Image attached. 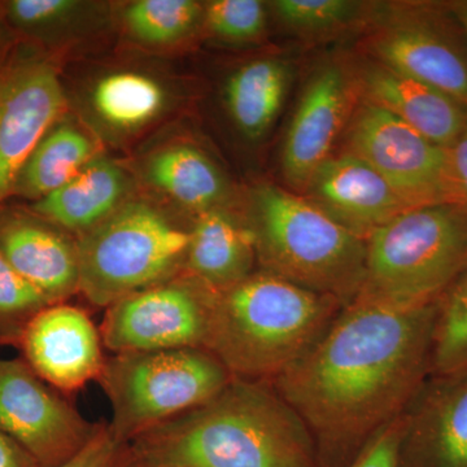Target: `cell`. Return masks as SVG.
Instances as JSON below:
<instances>
[{
    "label": "cell",
    "mask_w": 467,
    "mask_h": 467,
    "mask_svg": "<svg viewBox=\"0 0 467 467\" xmlns=\"http://www.w3.org/2000/svg\"><path fill=\"white\" fill-rule=\"evenodd\" d=\"M436 304L398 309L353 300L273 380L306 422L321 467H347L407 410L431 376Z\"/></svg>",
    "instance_id": "obj_1"
},
{
    "label": "cell",
    "mask_w": 467,
    "mask_h": 467,
    "mask_svg": "<svg viewBox=\"0 0 467 467\" xmlns=\"http://www.w3.org/2000/svg\"><path fill=\"white\" fill-rule=\"evenodd\" d=\"M137 467H321L306 422L270 382L233 378L201 407L129 441Z\"/></svg>",
    "instance_id": "obj_2"
},
{
    "label": "cell",
    "mask_w": 467,
    "mask_h": 467,
    "mask_svg": "<svg viewBox=\"0 0 467 467\" xmlns=\"http://www.w3.org/2000/svg\"><path fill=\"white\" fill-rule=\"evenodd\" d=\"M344 306L260 270L214 294L204 349L233 378L272 383L319 342Z\"/></svg>",
    "instance_id": "obj_3"
},
{
    "label": "cell",
    "mask_w": 467,
    "mask_h": 467,
    "mask_svg": "<svg viewBox=\"0 0 467 467\" xmlns=\"http://www.w3.org/2000/svg\"><path fill=\"white\" fill-rule=\"evenodd\" d=\"M247 221L257 263L272 275L348 306L365 275L367 241L337 223L306 196L275 184L252 193Z\"/></svg>",
    "instance_id": "obj_4"
},
{
    "label": "cell",
    "mask_w": 467,
    "mask_h": 467,
    "mask_svg": "<svg viewBox=\"0 0 467 467\" xmlns=\"http://www.w3.org/2000/svg\"><path fill=\"white\" fill-rule=\"evenodd\" d=\"M466 267V205L408 209L367 239L364 281L355 300L425 308L438 303Z\"/></svg>",
    "instance_id": "obj_5"
},
{
    "label": "cell",
    "mask_w": 467,
    "mask_h": 467,
    "mask_svg": "<svg viewBox=\"0 0 467 467\" xmlns=\"http://www.w3.org/2000/svg\"><path fill=\"white\" fill-rule=\"evenodd\" d=\"M190 229L155 202L134 199L77 238L79 292L94 306L147 290L184 272Z\"/></svg>",
    "instance_id": "obj_6"
},
{
    "label": "cell",
    "mask_w": 467,
    "mask_h": 467,
    "mask_svg": "<svg viewBox=\"0 0 467 467\" xmlns=\"http://www.w3.org/2000/svg\"><path fill=\"white\" fill-rule=\"evenodd\" d=\"M232 379L207 349L175 348L119 353L106 359L98 380L112 407L110 431L126 445L205 404Z\"/></svg>",
    "instance_id": "obj_7"
},
{
    "label": "cell",
    "mask_w": 467,
    "mask_h": 467,
    "mask_svg": "<svg viewBox=\"0 0 467 467\" xmlns=\"http://www.w3.org/2000/svg\"><path fill=\"white\" fill-rule=\"evenodd\" d=\"M368 18V57L467 107V38L448 2L395 3Z\"/></svg>",
    "instance_id": "obj_8"
},
{
    "label": "cell",
    "mask_w": 467,
    "mask_h": 467,
    "mask_svg": "<svg viewBox=\"0 0 467 467\" xmlns=\"http://www.w3.org/2000/svg\"><path fill=\"white\" fill-rule=\"evenodd\" d=\"M69 113L58 58L18 41L0 63V208L36 144Z\"/></svg>",
    "instance_id": "obj_9"
},
{
    "label": "cell",
    "mask_w": 467,
    "mask_h": 467,
    "mask_svg": "<svg viewBox=\"0 0 467 467\" xmlns=\"http://www.w3.org/2000/svg\"><path fill=\"white\" fill-rule=\"evenodd\" d=\"M346 149L382 175L410 209L454 202L447 149L389 110L359 101L346 126Z\"/></svg>",
    "instance_id": "obj_10"
},
{
    "label": "cell",
    "mask_w": 467,
    "mask_h": 467,
    "mask_svg": "<svg viewBox=\"0 0 467 467\" xmlns=\"http://www.w3.org/2000/svg\"><path fill=\"white\" fill-rule=\"evenodd\" d=\"M216 292L181 273L107 308L100 335L119 353L204 348Z\"/></svg>",
    "instance_id": "obj_11"
},
{
    "label": "cell",
    "mask_w": 467,
    "mask_h": 467,
    "mask_svg": "<svg viewBox=\"0 0 467 467\" xmlns=\"http://www.w3.org/2000/svg\"><path fill=\"white\" fill-rule=\"evenodd\" d=\"M91 425L23 358H0V431L41 467H57L90 441Z\"/></svg>",
    "instance_id": "obj_12"
},
{
    "label": "cell",
    "mask_w": 467,
    "mask_h": 467,
    "mask_svg": "<svg viewBox=\"0 0 467 467\" xmlns=\"http://www.w3.org/2000/svg\"><path fill=\"white\" fill-rule=\"evenodd\" d=\"M181 101L171 77L140 67H115L79 90L81 121L101 143L125 144L167 119Z\"/></svg>",
    "instance_id": "obj_13"
},
{
    "label": "cell",
    "mask_w": 467,
    "mask_h": 467,
    "mask_svg": "<svg viewBox=\"0 0 467 467\" xmlns=\"http://www.w3.org/2000/svg\"><path fill=\"white\" fill-rule=\"evenodd\" d=\"M16 346L27 367L58 392L76 391L99 379L106 364L100 331L84 309L66 301L36 313Z\"/></svg>",
    "instance_id": "obj_14"
},
{
    "label": "cell",
    "mask_w": 467,
    "mask_h": 467,
    "mask_svg": "<svg viewBox=\"0 0 467 467\" xmlns=\"http://www.w3.org/2000/svg\"><path fill=\"white\" fill-rule=\"evenodd\" d=\"M353 98L358 97L349 67L327 64L310 77L282 147V171L294 189L304 192L333 156L331 150L355 109Z\"/></svg>",
    "instance_id": "obj_15"
},
{
    "label": "cell",
    "mask_w": 467,
    "mask_h": 467,
    "mask_svg": "<svg viewBox=\"0 0 467 467\" xmlns=\"http://www.w3.org/2000/svg\"><path fill=\"white\" fill-rule=\"evenodd\" d=\"M400 467H467V371L430 376L402 414Z\"/></svg>",
    "instance_id": "obj_16"
},
{
    "label": "cell",
    "mask_w": 467,
    "mask_h": 467,
    "mask_svg": "<svg viewBox=\"0 0 467 467\" xmlns=\"http://www.w3.org/2000/svg\"><path fill=\"white\" fill-rule=\"evenodd\" d=\"M0 254L50 304L79 291L77 239L30 207L0 208Z\"/></svg>",
    "instance_id": "obj_17"
},
{
    "label": "cell",
    "mask_w": 467,
    "mask_h": 467,
    "mask_svg": "<svg viewBox=\"0 0 467 467\" xmlns=\"http://www.w3.org/2000/svg\"><path fill=\"white\" fill-rule=\"evenodd\" d=\"M349 67L358 99L389 110L430 142L450 149L467 125V107L413 77L365 57Z\"/></svg>",
    "instance_id": "obj_18"
},
{
    "label": "cell",
    "mask_w": 467,
    "mask_h": 467,
    "mask_svg": "<svg viewBox=\"0 0 467 467\" xmlns=\"http://www.w3.org/2000/svg\"><path fill=\"white\" fill-rule=\"evenodd\" d=\"M304 192L337 223L365 241L410 209L382 175L348 152L326 160Z\"/></svg>",
    "instance_id": "obj_19"
},
{
    "label": "cell",
    "mask_w": 467,
    "mask_h": 467,
    "mask_svg": "<svg viewBox=\"0 0 467 467\" xmlns=\"http://www.w3.org/2000/svg\"><path fill=\"white\" fill-rule=\"evenodd\" d=\"M131 174L115 160L100 155L72 180L29 207L48 223L78 238L134 198Z\"/></svg>",
    "instance_id": "obj_20"
},
{
    "label": "cell",
    "mask_w": 467,
    "mask_h": 467,
    "mask_svg": "<svg viewBox=\"0 0 467 467\" xmlns=\"http://www.w3.org/2000/svg\"><path fill=\"white\" fill-rule=\"evenodd\" d=\"M256 263V245L247 221L229 208L195 216L184 273L209 290L220 292L254 275Z\"/></svg>",
    "instance_id": "obj_21"
},
{
    "label": "cell",
    "mask_w": 467,
    "mask_h": 467,
    "mask_svg": "<svg viewBox=\"0 0 467 467\" xmlns=\"http://www.w3.org/2000/svg\"><path fill=\"white\" fill-rule=\"evenodd\" d=\"M144 182L195 216L227 208L230 182L216 161L196 144L173 140L160 144L140 161Z\"/></svg>",
    "instance_id": "obj_22"
},
{
    "label": "cell",
    "mask_w": 467,
    "mask_h": 467,
    "mask_svg": "<svg viewBox=\"0 0 467 467\" xmlns=\"http://www.w3.org/2000/svg\"><path fill=\"white\" fill-rule=\"evenodd\" d=\"M2 5L20 41L57 58L70 45L103 32L112 20V7L101 2L5 0Z\"/></svg>",
    "instance_id": "obj_23"
},
{
    "label": "cell",
    "mask_w": 467,
    "mask_h": 467,
    "mask_svg": "<svg viewBox=\"0 0 467 467\" xmlns=\"http://www.w3.org/2000/svg\"><path fill=\"white\" fill-rule=\"evenodd\" d=\"M103 143L69 113L48 129L18 175L12 198L33 202L66 184L101 153Z\"/></svg>",
    "instance_id": "obj_24"
},
{
    "label": "cell",
    "mask_w": 467,
    "mask_h": 467,
    "mask_svg": "<svg viewBox=\"0 0 467 467\" xmlns=\"http://www.w3.org/2000/svg\"><path fill=\"white\" fill-rule=\"evenodd\" d=\"M290 81V64L278 57L254 58L234 70L223 86V103L242 137H265L281 112Z\"/></svg>",
    "instance_id": "obj_25"
},
{
    "label": "cell",
    "mask_w": 467,
    "mask_h": 467,
    "mask_svg": "<svg viewBox=\"0 0 467 467\" xmlns=\"http://www.w3.org/2000/svg\"><path fill=\"white\" fill-rule=\"evenodd\" d=\"M122 32L135 45L169 50L186 45L204 26V3L195 0H135L119 15Z\"/></svg>",
    "instance_id": "obj_26"
},
{
    "label": "cell",
    "mask_w": 467,
    "mask_h": 467,
    "mask_svg": "<svg viewBox=\"0 0 467 467\" xmlns=\"http://www.w3.org/2000/svg\"><path fill=\"white\" fill-rule=\"evenodd\" d=\"M467 371V267L436 303L431 376Z\"/></svg>",
    "instance_id": "obj_27"
},
{
    "label": "cell",
    "mask_w": 467,
    "mask_h": 467,
    "mask_svg": "<svg viewBox=\"0 0 467 467\" xmlns=\"http://www.w3.org/2000/svg\"><path fill=\"white\" fill-rule=\"evenodd\" d=\"M282 26L301 36H325L356 26L370 8L352 0H276L270 3Z\"/></svg>",
    "instance_id": "obj_28"
},
{
    "label": "cell",
    "mask_w": 467,
    "mask_h": 467,
    "mask_svg": "<svg viewBox=\"0 0 467 467\" xmlns=\"http://www.w3.org/2000/svg\"><path fill=\"white\" fill-rule=\"evenodd\" d=\"M266 5L259 0H212L204 3V29L229 45L259 42L266 32Z\"/></svg>",
    "instance_id": "obj_29"
},
{
    "label": "cell",
    "mask_w": 467,
    "mask_h": 467,
    "mask_svg": "<svg viewBox=\"0 0 467 467\" xmlns=\"http://www.w3.org/2000/svg\"><path fill=\"white\" fill-rule=\"evenodd\" d=\"M50 301L0 254V343L16 344L24 327Z\"/></svg>",
    "instance_id": "obj_30"
},
{
    "label": "cell",
    "mask_w": 467,
    "mask_h": 467,
    "mask_svg": "<svg viewBox=\"0 0 467 467\" xmlns=\"http://www.w3.org/2000/svg\"><path fill=\"white\" fill-rule=\"evenodd\" d=\"M124 448L125 444L117 441L109 425H100L78 453L57 467H119L125 459Z\"/></svg>",
    "instance_id": "obj_31"
},
{
    "label": "cell",
    "mask_w": 467,
    "mask_h": 467,
    "mask_svg": "<svg viewBox=\"0 0 467 467\" xmlns=\"http://www.w3.org/2000/svg\"><path fill=\"white\" fill-rule=\"evenodd\" d=\"M401 425L402 416L383 429L347 467H400Z\"/></svg>",
    "instance_id": "obj_32"
},
{
    "label": "cell",
    "mask_w": 467,
    "mask_h": 467,
    "mask_svg": "<svg viewBox=\"0 0 467 467\" xmlns=\"http://www.w3.org/2000/svg\"><path fill=\"white\" fill-rule=\"evenodd\" d=\"M447 153L454 202L467 207V125Z\"/></svg>",
    "instance_id": "obj_33"
},
{
    "label": "cell",
    "mask_w": 467,
    "mask_h": 467,
    "mask_svg": "<svg viewBox=\"0 0 467 467\" xmlns=\"http://www.w3.org/2000/svg\"><path fill=\"white\" fill-rule=\"evenodd\" d=\"M0 467H41L21 445L0 431Z\"/></svg>",
    "instance_id": "obj_34"
},
{
    "label": "cell",
    "mask_w": 467,
    "mask_h": 467,
    "mask_svg": "<svg viewBox=\"0 0 467 467\" xmlns=\"http://www.w3.org/2000/svg\"><path fill=\"white\" fill-rule=\"evenodd\" d=\"M18 36L9 26L7 18H5V9H3L2 2H0V63L5 60V57L12 51V48L17 45Z\"/></svg>",
    "instance_id": "obj_35"
},
{
    "label": "cell",
    "mask_w": 467,
    "mask_h": 467,
    "mask_svg": "<svg viewBox=\"0 0 467 467\" xmlns=\"http://www.w3.org/2000/svg\"><path fill=\"white\" fill-rule=\"evenodd\" d=\"M448 5L462 26L467 38V0H451V2H448Z\"/></svg>",
    "instance_id": "obj_36"
},
{
    "label": "cell",
    "mask_w": 467,
    "mask_h": 467,
    "mask_svg": "<svg viewBox=\"0 0 467 467\" xmlns=\"http://www.w3.org/2000/svg\"><path fill=\"white\" fill-rule=\"evenodd\" d=\"M119 467H137V466L133 465V463H131V462H129V461L126 460V456H125L124 462H122V465Z\"/></svg>",
    "instance_id": "obj_37"
}]
</instances>
